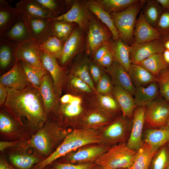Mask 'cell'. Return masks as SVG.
Listing matches in <instances>:
<instances>
[{
    "instance_id": "cell-50",
    "label": "cell",
    "mask_w": 169,
    "mask_h": 169,
    "mask_svg": "<svg viewBox=\"0 0 169 169\" xmlns=\"http://www.w3.org/2000/svg\"><path fill=\"white\" fill-rule=\"evenodd\" d=\"M111 46L109 41L105 42L100 46L95 52L94 59L98 61L109 50Z\"/></svg>"
},
{
    "instance_id": "cell-52",
    "label": "cell",
    "mask_w": 169,
    "mask_h": 169,
    "mask_svg": "<svg viewBox=\"0 0 169 169\" xmlns=\"http://www.w3.org/2000/svg\"><path fill=\"white\" fill-rule=\"evenodd\" d=\"M89 69L93 80L95 82H97L102 75L100 68L95 64H91L90 66Z\"/></svg>"
},
{
    "instance_id": "cell-14",
    "label": "cell",
    "mask_w": 169,
    "mask_h": 169,
    "mask_svg": "<svg viewBox=\"0 0 169 169\" xmlns=\"http://www.w3.org/2000/svg\"><path fill=\"white\" fill-rule=\"evenodd\" d=\"M0 84L6 88L19 90L32 85L19 61L14 63L10 69L1 76Z\"/></svg>"
},
{
    "instance_id": "cell-43",
    "label": "cell",
    "mask_w": 169,
    "mask_h": 169,
    "mask_svg": "<svg viewBox=\"0 0 169 169\" xmlns=\"http://www.w3.org/2000/svg\"><path fill=\"white\" fill-rule=\"evenodd\" d=\"M156 77L160 94L163 99L169 102V67L161 71Z\"/></svg>"
},
{
    "instance_id": "cell-35",
    "label": "cell",
    "mask_w": 169,
    "mask_h": 169,
    "mask_svg": "<svg viewBox=\"0 0 169 169\" xmlns=\"http://www.w3.org/2000/svg\"><path fill=\"white\" fill-rule=\"evenodd\" d=\"M138 64L140 65L156 76L161 71L167 68L163 60L162 53L153 54Z\"/></svg>"
},
{
    "instance_id": "cell-25",
    "label": "cell",
    "mask_w": 169,
    "mask_h": 169,
    "mask_svg": "<svg viewBox=\"0 0 169 169\" xmlns=\"http://www.w3.org/2000/svg\"><path fill=\"white\" fill-rule=\"evenodd\" d=\"M49 21H62L69 23L74 22L82 28L85 29L86 18L85 11L78 3L73 4L66 13L53 18L48 19Z\"/></svg>"
},
{
    "instance_id": "cell-16",
    "label": "cell",
    "mask_w": 169,
    "mask_h": 169,
    "mask_svg": "<svg viewBox=\"0 0 169 169\" xmlns=\"http://www.w3.org/2000/svg\"><path fill=\"white\" fill-rule=\"evenodd\" d=\"M80 128L100 130L112 120L98 109L83 113L80 118Z\"/></svg>"
},
{
    "instance_id": "cell-61",
    "label": "cell",
    "mask_w": 169,
    "mask_h": 169,
    "mask_svg": "<svg viewBox=\"0 0 169 169\" xmlns=\"http://www.w3.org/2000/svg\"><path fill=\"white\" fill-rule=\"evenodd\" d=\"M118 169H130L129 168H119Z\"/></svg>"
},
{
    "instance_id": "cell-38",
    "label": "cell",
    "mask_w": 169,
    "mask_h": 169,
    "mask_svg": "<svg viewBox=\"0 0 169 169\" xmlns=\"http://www.w3.org/2000/svg\"><path fill=\"white\" fill-rule=\"evenodd\" d=\"M169 166V147L167 144L161 146L153 156L149 169H166Z\"/></svg>"
},
{
    "instance_id": "cell-5",
    "label": "cell",
    "mask_w": 169,
    "mask_h": 169,
    "mask_svg": "<svg viewBox=\"0 0 169 169\" xmlns=\"http://www.w3.org/2000/svg\"><path fill=\"white\" fill-rule=\"evenodd\" d=\"M146 0H139L136 3L120 12L111 13V17L120 34V38L131 46L133 43V33L137 16Z\"/></svg>"
},
{
    "instance_id": "cell-28",
    "label": "cell",
    "mask_w": 169,
    "mask_h": 169,
    "mask_svg": "<svg viewBox=\"0 0 169 169\" xmlns=\"http://www.w3.org/2000/svg\"><path fill=\"white\" fill-rule=\"evenodd\" d=\"M143 141L159 149L169 142V126L166 125L156 129L145 128Z\"/></svg>"
},
{
    "instance_id": "cell-36",
    "label": "cell",
    "mask_w": 169,
    "mask_h": 169,
    "mask_svg": "<svg viewBox=\"0 0 169 169\" xmlns=\"http://www.w3.org/2000/svg\"><path fill=\"white\" fill-rule=\"evenodd\" d=\"M63 45L62 40L54 35H52L38 45L40 49L56 59H59L62 53Z\"/></svg>"
},
{
    "instance_id": "cell-3",
    "label": "cell",
    "mask_w": 169,
    "mask_h": 169,
    "mask_svg": "<svg viewBox=\"0 0 169 169\" xmlns=\"http://www.w3.org/2000/svg\"><path fill=\"white\" fill-rule=\"evenodd\" d=\"M70 131L48 119L44 126L28 141V143L41 156L47 157L55 150Z\"/></svg>"
},
{
    "instance_id": "cell-31",
    "label": "cell",
    "mask_w": 169,
    "mask_h": 169,
    "mask_svg": "<svg viewBox=\"0 0 169 169\" xmlns=\"http://www.w3.org/2000/svg\"><path fill=\"white\" fill-rule=\"evenodd\" d=\"M88 7L89 10L104 23L110 31L113 40L120 38L119 32L111 15L96 2H90Z\"/></svg>"
},
{
    "instance_id": "cell-55",
    "label": "cell",
    "mask_w": 169,
    "mask_h": 169,
    "mask_svg": "<svg viewBox=\"0 0 169 169\" xmlns=\"http://www.w3.org/2000/svg\"><path fill=\"white\" fill-rule=\"evenodd\" d=\"M0 169H15L3 157L0 159Z\"/></svg>"
},
{
    "instance_id": "cell-18",
    "label": "cell",
    "mask_w": 169,
    "mask_h": 169,
    "mask_svg": "<svg viewBox=\"0 0 169 169\" xmlns=\"http://www.w3.org/2000/svg\"><path fill=\"white\" fill-rule=\"evenodd\" d=\"M112 35L98 23L94 21L90 24L87 40L88 48L91 52H95L102 44L107 41Z\"/></svg>"
},
{
    "instance_id": "cell-23",
    "label": "cell",
    "mask_w": 169,
    "mask_h": 169,
    "mask_svg": "<svg viewBox=\"0 0 169 169\" xmlns=\"http://www.w3.org/2000/svg\"><path fill=\"white\" fill-rule=\"evenodd\" d=\"M21 15L18 10L13 8L4 0L0 1V33L2 36L17 21Z\"/></svg>"
},
{
    "instance_id": "cell-10",
    "label": "cell",
    "mask_w": 169,
    "mask_h": 169,
    "mask_svg": "<svg viewBox=\"0 0 169 169\" xmlns=\"http://www.w3.org/2000/svg\"><path fill=\"white\" fill-rule=\"evenodd\" d=\"M13 55L14 63L23 61L39 71L48 73L41 63L38 45L32 40L15 43Z\"/></svg>"
},
{
    "instance_id": "cell-46",
    "label": "cell",
    "mask_w": 169,
    "mask_h": 169,
    "mask_svg": "<svg viewBox=\"0 0 169 169\" xmlns=\"http://www.w3.org/2000/svg\"><path fill=\"white\" fill-rule=\"evenodd\" d=\"M113 86L112 81L109 76L105 74L102 75L97 82L96 90L100 94L112 95Z\"/></svg>"
},
{
    "instance_id": "cell-26",
    "label": "cell",
    "mask_w": 169,
    "mask_h": 169,
    "mask_svg": "<svg viewBox=\"0 0 169 169\" xmlns=\"http://www.w3.org/2000/svg\"><path fill=\"white\" fill-rule=\"evenodd\" d=\"M158 149L144 141L136 151L134 162L130 169H149L152 158Z\"/></svg>"
},
{
    "instance_id": "cell-12",
    "label": "cell",
    "mask_w": 169,
    "mask_h": 169,
    "mask_svg": "<svg viewBox=\"0 0 169 169\" xmlns=\"http://www.w3.org/2000/svg\"><path fill=\"white\" fill-rule=\"evenodd\" d=\"M160 38L141 43H133L130 46L131 64H139L153 54L162 53L164 49Z\"/></svg>"
},
{
    "instance_id": "cell-40",
    "label": "cell",
    "mask_w": 169,
    "mask_h": 169,
    "mask_svg": "<svg viewBox=\"0 0 169 169\" xmlns=\"http://www.w3.org/2000/svg\"><path fill=\"white\" fill-rule=\"evenodd\" d=\"M19 62L32 85L39 89L43 76L48 73L39 70L28 63Z\"/></svg>"
},
{
    "instance_id": "cell-53",
    "label": "cell",
    "mask_w": 169,
    "mask_h": 169,
    "mask_svg": "<svg viewBox=\"0 0 169 169\" xmlns=\"http://www.w3.org/2000/svg\"><path fill=\"white\" fill-rule=\"evenodd\" d=\"M18 140L14 141H1L0 142V151H3L6 149L15 146L19 142Z\"/></svg>"
},
{
    "instance_id": "cell-56",
    "label": "cell",
    "mask_w": 169,
    "mask_h": 169,
    "mask_svg": "<svg viewBox=\"0 0 169 169\" xmlns=\"http://www.w3.org/2000/svg\"><path fill=\"white\" fill-rule=\"evenodd\" d=\"M160 39L164 48L169 50V34L161 36Z\"/></svg>"
},
{
    "instance_id": "cell-8",
    "label": "cell",
    "mask_w": 169,
    "mask_h": 169,
    "mask_svg": "<svg viewBox=\"0 0 169 169\" xmlns=\"http://www.w3.org/2000/svg\"><path fill=\"white\" fill-rule=\"evenodd\" d=\"M110 147L101 144L87 145L66 155L61 162L74 164L95 162Z\"/></svg>"
},
{
    "instance_id": "cell-41",
    "label": "cell",
    "mask_w": 169,
    "mask_h": 169,
    "mask_svg": "<svg viewBox=\"0 0 169 169\" xmlns=\"http://www.w3.org/2000/svg\"><path fill=\"white\" fill-rule=\"evenodd\" d=\"M51 22L53 35L61 40L67 38L72 32V26L69 23L58 21Z\"/></svg>"
},
{
    "instance_id": "cell-47",
    "label": "cell",
    "mask_w": 169,
    "mask_h": 169,
    "mask_svg": "<svg viewBox=\"0 0 169 169\" xmlns=\"http://www.w3.org/2000/svg\"><path fill=\"white\" fill-rule=\"evenodd\" d=\"M155 28L161 37L169 34V10L163 9Z\"/></svg>"
},
{
    "instance_id": "cell-21",
    "label": "cell",
    "mask_w": 169,
    "mask_h": 169,
    "mask_svg": "<svg viewBox=\"0 0 169 169\" xmlns=\"http://www.w3.org/2000/svg\"><path fill=\"white\" fill-rule=\"evenodd\" d=\"M15 8L21 15L49 19L54 18L48 10L43 7L35 0H21L16 4Z\"/></svg>"
},
{
    "instance_id": "cell-29",
    "label": "cell",
    "mask_w": 169,
    "mask_h": 169,
    "mask_svg": "<svg viewBox=\"0 0 169 169\" xmlns=\"http://www.w3.org/2000/svg\"><path fill=\"white\" fill-rule=\"evenodd\" d=\"M110 42L115 60L128 71L131 64L130 58L131 46L120 38Z\"/></svg>"
},
{
    "instance_id": "cell-9",
    "label": "cell",
    "mask_w": 169,
    "mask_h": 169,
    "mask_svg": "<svg viewBox=\"0 0 169 169\" xmlns=\"http://www.w3.org/2000/svg\"><path fill=\"white\" fill-rule=\"evenodd\" d=\"M39 50L41 63L50 76L55 93L57 98H59L64 86L66 68L61 66L54 56L39 47Z\"/></svg>"
},
{
    "instance_id": "cell-34",
    "label": "cell",
    "mask_w": 169,
    "mask_h": 169,
    "mask_svg": "<svg viewBox=\"0 0 169 169\" xmlns=\"http://www.w3.org/2000/svg\"><path fill=\"white\" fill-rule=\"evenodd\" d=\"M9 159L18 169H29L44 159L34 155L24 154H12Z\"/></svg>"
},
{
    "instance_id": "cell-42",
    "label": "cell",
    "mask_w": 169,
    "mask_h": 169,
    "mask_svg": "<svg viewBox=\"0 0 169 169\" xmlns=\"http://www.w3.org/2000/svg\"><path fill=\"white\" fill-rule=\"evenodd\" d=\"M17 123L11 116L1 110L0 113V131L3 134L14 133L17 129Z\"/></svg>"
},
{
    "instance_id": "cell-39",
    "label": "cell",
    "mask_w": 169,
    "mask_h": 169,
    "mask_svg": "<svg viewBox=\"0 0 169 169\" xmlns=\"http://www.w3.org/2000/svg\"><path fill=\"white\" fill-rule=\"evenodd\" d=\"M139 0H102L96 2L111 13L122 11L137 3Z\"/></svg>"
},
{
    "instance_id": "cell-49",
    "label": "cell",
    "mask_w": 169,
    "mask_h": 169,
    "mask_svg": "<svg viewBox=\"0 0 169 169\" xmlns=\"http://www.w3.org/2000/svg\"><path fill=\"white\" fill-rule=\"evenodd\" d=\"M35 0L41 6L49 11L54 16L58 8V3L56 1L54 0Z\"/></svg>"
},
{
    "instance_id": "cell-60",
    "label": "cell",
    "mask_w": 169,
    "mask_h": 169,
    "mask_svg": "<svg viewBox=\"0 0 169 169\" xmlns=\"http://www.w3.org/2000/svg\"><path fill=\"white\" fill-rule=\"evenodd\" d=\"M166 125L168 126H169V118L167 122Z\"/></svg>"
},
{
    "instance_id": "cell-45",
    "label": "cell",
    "mask_w": 169,
    "mask_h": 169,
    "mask_svg": "<svg viewBox=\"0 0 169 169\" xmlns=\"http://www.w3.org/2000/svg\"><path fill=\"white\" fill-rule=\"evenodd\" d=\"M96 165L95 162L74 164L63 162H53L48 166V169H90Z\"/></svg>"
},
{
    "instance_id": "cell-58",
    "label": "cell",
    "mask_w": 169,
    "mask_h": 169,
    "mask_svg": "<svg viewBox=\"0 0 169 169\" xmlns=\"http://www.w3.org/2000/svg\"><path fill=\"white\" fill-rule=\"evenodd\" d=\"M163 9L169 10V0H157Z\"/></svg>"
},
{
    "instance_id": "cell-24",
    "label": "cell",
    "mask_w": 169,
    "mask_h": 169,
    "mask_svg": "<svg viewBox=\"0 0 169 169\" xmlns=\"http://www.w3.org/2000/svg\"><path fill=\"white\" fill-rule=\"evenodd\" d=\"M81 39L82 35L79 30L75 29L72 31L64 44L59 59L61 64L64 65L69 62L79 49Z\"/></svg>"
},
{
    "instance_id": "cell-6",
    "label": "cell",
    "mask_w": 169,
    "mask_h": 169,
    "mask_svg": "<svg viewBox=\"0 0 169 169\" xmlns=\"http://www.w3.org/2000/svg\"><path fill=\"white\" fill-rule=\"evenodd\" d=\"M132 125V120L119 116L100 130V144L109 146L126 143Z\"/></svg>"
},
{
    "instance_id": "cell-1",
    "label": "cell",
    "mask_w": 169,
    "mask_h": 169,
    "mask_svg": "<svg viewBox=\"0 0 169 169\" xmlns=\"http://www.w3.org/2000/svg\"><path fill=\"white\" fill-rule=\"evenodd\" d=\"M7 89L3 106L17 123L33 130L42 127L48 117L39 89L32 85L22 90Z\"/></svg>"
},
{
    "instance_id": "cell-44",
    "label": "cell",
    "mask_w": 169,
    "mask_h": 169,
    "mask_svg": "<svg viewBox=\"0 0 169 169\" xmlns=\"http://www.w3.org/2000/svg\"><path fill=\"white\" fill-rule=\"evenodd\" d=\"M72 71V75L78 77L85 82L93 90H96L87 64L83 63L76 66Z\"/></svg>"
},
{
    "instance_id": "cell-32",
    "label": "cell",
    "mask_w": 169,
    "mask_h": 169,
    "mask_svg": "<svg viewBox=\"0 0 169 169\" xmlns=\"http://www.w3.org/2000/svg\"><path fill=\"white\" fill-rule=\"evenodd\" d=\"M98 100L100 106L98 109L105 114L112 120L117 117V115L121 109L114 96L98 93Z\"/></svg>"
},
{
    "instance_id": "cell-22",
    "label": "cell",
    "mask_w": 169,
    "mask_h": 169,
    "mask_svg": "<svg viewBox=\"0 0 169 169\" xmlns=\"http://www.w3.org/2000/svg\"><path fill=\"white\" fill-rule=\"evenodd\" d=\"M159 94V87L156 81L145 86L135 87L134 98L137 107H146L154 100Z\"/></svg>"
},
{
    "instance_id": "cell-2",
    "label": "cell",
    "mask_w": 169,
    "mask_h": 169,
    "mask_svg": "<svg viewBox=\"0 0 169 169\" xmlns=\"http://www.w3.org/2000/svg\"><path fill=\"white\" fill-rule=\"evenodd\" d=\"M100 130L83 128L71 131L52 153L32 169H44L57 159L83 146L100 144Z\"/></svg>"
},
{
    "instance_id": "cell-13",
    "label": "cell",
    "mask_w": 169,
    "mask_h": 169,
    "mask_svg": "<svg viewBox=\"0 0 169 169\" xmlns=\"http://www.w3.org/2000/svg\"><path fill=\"white\" fill-rule=\"evenodd\" d=\"M146 109V107H137L132 119L131 129L126 145L130 148L136 151L140 148L144 143L142 135Z\"/></svg>"
},
{
    "instance_id": "cell-51",
    "label": "cell",
    "mask_w": 169,
    "mask_h": 169,
    "mask_svg": "<svg viewBox=\"0 0 169 169\" xmlns=\"http://www.w3.org/2000/svg\"><path fill=\"white\" fill-rule=\"evenodd\" d=\"M114 60V54L111 49L98 62L101 66L107 68L112 64Z\"/></svg>"
},
{
    "instance_id": "cell-15",
    "label": "cell",
    "mask_w": 169,
    "mask_h": 169,
    "mask_svg": "<svg viewBox=\"0 0 169 169\" xmlns=\"http://www.w3.org/2000/svg\"><path fill=\"white\" fill-rule=\"evenodd\" d=\"M133 37V43H141L160 39L161 36L155 28L146 20L141 11L136 21Z\"/></svg>"
},
{
    "instance_id": "cell-63",
    "label": "cell",
    "mask_w": 169,
    "mask_h": 169,
    "mask_svg": "<svg viewBox=\"0 0 169 169\" xmlns=\"http://www.w3.org/2000/svg\"><path fill=\"white\" fill-rule=\"evenodd\" d=\"M166 169H169V166L167 167Z\"/></svg>"
},
{
    "instance_id": "cell-37",
    "label": "cell",
    "mask_w": 169,
    "mask_h": 169,
    "mask_svg": "<svg viewBox=\"0 0 169 169\" xmlns=\"http://www.w3.org/2000/svg\"><path fill=\"white\" fill-rule=\"evenodd\" d=\"M2 39L0 47V67L1 69H4L9 65L14 57L15 43L6 38Z\"/></svg>"
},
{
    "instance_id": "cell-33",
    "label": "cell",
    "mask_w": 169,
    "mask_h": 169,
    "mask_svg": "<svg viewBox=\"0 0 169 169\" xmlns=\"http://www.w3.org/2000/svg\"><path fill=\"white\" fill-rule=\"evenodd\" d=\"M145 7L143 11L146 20L155 28L163 10L157 0H146Z\"/></svg>"
},
{
    "instance_id": "cell-4",
    "label": "cell",
    "mask_w": 169,
    "mask_h": 169,
    "mask_svg": "<svg viewBox=\"0 0 169 169\" xmlns=\"http://www.w3.org/2000/svg\"><path fill=\"white\" fill-rule=\"evenodd\" d=\"M136 151L129 147L126 143L111 146L95 163L104 169L129 168L132 165Z\"/></svg>"
},
{
    "instance_id": "cell-7",
    "label": "cell",
    "mask_w": 169,
    "mask_h": 169,
    "mask_svg": "<svg viewBox=\"0 0 169 169\" xmlns=\"http://www.w3.org/2000/svg\"><path fill=\"white\" fill-rule=\"evenodd\" d=\"M169 118V102L157 98L146 106L144 128L156 129L166 125Z\"/></svg>"
},
{
    "instance_id": "cell-48",
    "label": "cell",
    "mask_w": 169,
    "mask_h": 169,
    "mask_svg": "<svg viewBox=\"0 0 169 169\" xmlns=\"http://www.w3.org/2000/svg\"><path fill=\"white\" fill-rule=\"evenodd\" d=\"M68 83L71 87L84 92L90 93L93 90L85 82L72 74L69 76Z\"/></svg>"
},
{
    "instance_id": "cell-64",
    "label": "cell",
    "mask_w": 169,
    "mask_h": 169,
    "mask_svg": "<svg viewBox=\"0 0 169 169\" xmlns=\"http://www.w3.org/2000/svg\"><path fill=\"white\" fill-rule=\"evenodd\" d=\"M44 169H48V166L47 167L45 168Z\"/></svg>"
},
{
    "instance_id": "cell-57",
    "label": "cell",
    "mask_w": 169,
    "mask_h": 169,
    "mask_svg": "<svg viewBox=\"0 0 169 169\" xmlns=\"http://www.w3.org/2000/svg\"><path fill=\"white\" fill-rule=\"evenodd\" d=\"M162 54L163 60L167 65V67H169V50L164 49Z\"/></svg>"
},
{
    "instance_id": "cell-54",
    "label": "cell",
    "mask_w": 169,
    "mask_h": 169,
    "mask_svg": "<svg viewBox=\"0 0 169 169\" xmlns=\"http://www.w3.org/2000/svg\"><path fill=\"white\" fill-rule=\"evenodd\" d=\"M8 96V92L7 88L1 84H0V105H3L6 100Z\"/></svg>"
},
{
    "instance_id": "cell-20",
    "label": "cell",
    "mask_w": 169,
    "mask_h": 169,
    "mask_svg": "<svg viewBox=\"0 0 169 169\" xmlns=\"http://www.w3.org/2000/svg\"><path fill=\"white\" fill-rule=\"evenodd\" d=\"M39 90L45 110L48 116L58 98L54 90L53 81L48 73L43 76Z\"/></svg>"
},
{
    "instance_id": "cell-17",
    "label": "cell",
    "mask_w": 169,
    "mask_h": 169,
    "mask_svg": "<svg viewBox=\"0 0 169 169\" xmlns=\"http://www.w3.org/2000/svg\"><path fill=\"white\" fill-rule=\"evenodd\" d=\"M112 94L120 106L122 115L132 120L134 112L137 107L133 95L117 85H114Z\"/></svg>"
},
{
    "instance_id": "cell-27",
    "label": "cell",
    "mask_w": 169,
    "mask_h": 169,
    "mask_svg": "<svg viewBox=\"0 0 169 169\" xmlns=\"http://www.w3.org/2000/svg\"><path fill=\"white\" fill-rule=\"evenodd\" d=\"M128 72L135 87L145 86L156 81V76L139 64H131Z\"/></svg>"
},
{
    "instance_id": "cell-19",
    "label": "cell",
    "mask_w": 169,
    "mask_h": 169,
    "mask_svg": "<svg viewBox=\"0 0 169 169\" xmlns=\"http://www.w3.org/2000/svg\"><path fill=\"white\" fill-rule=\"evenodd\" d=\"M106 71L111 77L114 85L121 86L134 96L135 87L128 72L120 64L115 60L112 64L106 68Z\"/></svg>"
},
{
    "instance_id": "cell-30",
    "label": "cell",
    "mask_w": 169,
    "mask_h": 169,
    "mask_svg": "<svg viewBox=\"0 0 169 169\" xmlns=\"http://www.w3.org/2000/svg\"><path fill=\"white\" fill-rule=\"evenodd\" d=\"M3 36L5 38L15 43L31 39L22 15L6 32Z\"/></svg>"
},
{
    "instance_id": "cell-59",
    "label": "cell",
    "mask_w": 169,
    "mask_h": 169,
    "mask_svg": "<svg viewBox=\"0 0 169 169\" xmlns=\"http://www.w3.org/2000/svg\"><path fill=\"white\" fill-rule=\"evenodd\" d=\"M90 169H104L100 166L96 165L92 167Z\"/></svg>"
},
{
    "instance_id": "cell-11",
    "label": "cell",
    "mask_w": 169,
    "mask_h": 169,
    "mask_svg": "<svg viewBox=\"0 0 169 169\" xmlns=\"http://www.w3.org/2000/svg\"><path fill=\"white\" fill-rule=\"evenodd\" d=\"M22 16L30 39L38 45L53 35L51 22L48 19Z\"/></svg>"
},
{
    "instance_id": "cell-62",
    "label": "cell",
    "mask_w": 169,
    "mask_h": 169,
    "mask_svg": "<svg viewBox=\"0 0 169 169\" xmlns=\"http://www.w3.org/2000/svg\"><path fill=\"white\" fill-rule=\"evenodd\" d=\"M167 144L169 147V142Z\"/></svg>"
}]
</instances>
